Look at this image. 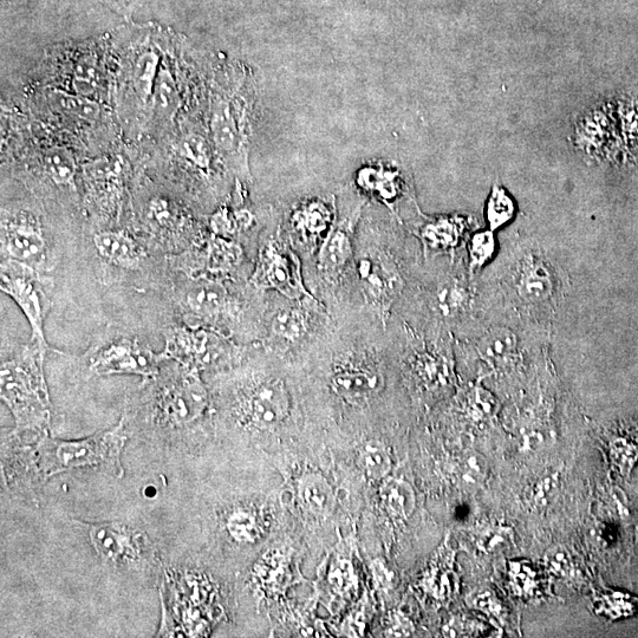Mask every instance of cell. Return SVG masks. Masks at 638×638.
Returning <instances> with one entry per match:
<instances>
[{
    "instance_id": "cell-13",
    "label": "cell",
    "mask_w": 638,
    "mask_h": 638,
    "mask_svg": "<svg viewBox=\"0 0 638 638\" xmlns=\"http://www.w3.org/2000/svg\"><path fill=\"white\" fill-rule=\"evenodd\" d=\"M335 392L349 402L367 400L382 387L379 371L366 358H356L342 364L332 377Z\"/></svg>"
},
{
    "instance_id": "cell-6",
    "label": "cell",
    "mask_w": 638,
    "mask_h": 638,
    "mask_svg": "<svg viewBox=\"0 0 638 638\" xmlns=\"http://www.w3.org/2000/svg\"><path fill=\"white\" fill-rule=\"evenodd\" d=\"M208 393L199 377V370L187 369L162 392L158 414L165 425L184 429L193 425L206 413Z\"/></svg>"
},
{
    "instance_id": "cell-25",
    "label": "cell",
    "mask_w": 638,
    "mask_h": 638,
    "mask_svg": "<svg viewBox=\"0 0 638 638\" xmlns=\"http://www.w3.org/2000/svg\"><path fill=\"white\" fill-rule=\"evenodd\" d=\"M360 465L367 477L373 480H382L392 470L387 447L380 441L371 440L363 445L360 453Z\"/></svg>"
},
{
    "instance_id": "cell-35",
    "label": "cell",
    "mask_w": 638,
    "mask_h": 638,
    "mask_svg": "<svg viewBox=\"0 0 638 638\" xmlns=\"http://www.w3.org/2000/svg\"><path fill=\"white\" fill-rule=\"evenodd\" d=\"M188 151H190V154L194 156V159L198 162V164H207V149L204 142L194 138L190 145H188Z\"/></svg>"
},
{
    "instance_id": "cell-21",
    "label": "cell",
    "mask_w": 638,
    "mask_h": 638,
    "mask_svg": "<svg viewBox=\"0 0 638 638\" xmlns=\"http://www.w3.org/2000/svg\"><path fill=\"white\" fill-rule=\"evenodd\" d=\"M470 303L471 292L458 279L445 282L436 291L434 305L441 316L457 317L470 307Z\"/></svg>"
},
{
    "instance_id": "cell-2",
    "label": "cell",
    "mask_w": 638,
    "mask_h": 638,
    "mask_svg": "<svg viewBox=\"0 0 638 638\" xmlns=\"http://www.w3.org/2000/svg\"><path fill=\"white\" fill-rule=\"evenodd\" d=\"M127 441L125 421L110 431L80 441H61L42 436L37 446L38 462L45 477L77 468L107 466L122 474L121 453Z\"/></svg>"
},
{
    "instance_id": "cell-28",
    "label": "cell",
    "mask_w": 638,
    "mask_h": 638,
    "mask_svg": "<svg viewBox=\"0 0 638 638\" xmlns=\"http://www.w3.org/2000/svg\"><path fill=\"white\" fill-rule=\"evenodd\" d=\"M358 184L367 188L368 191L376 192L387 203L394 200L399 192L396 174L392 172L383 173L364 169L358 178Z\"/></svg>"
},
{
    "instance_id": "cell-5",
    "label": "cell",
    "mask_w": 638,
    "mask_h": 638,
    "mask_svg": "<svg viewBox=\"0 0 638 638\" xmlns=\"http://www.w3.org/2000/svg\"><path fill=\"white\" fill-rule=\"evenodd\" d=\"M164 354L156 355L136 338H120L102 345L90 357V369L95 374L138 375L143 379H155L159 375V363Z\"/></svg>"
},
{
    "instance_id": "cell-11",
    "label": "cell",
    "mask_w": 638,
    "mask_h": 638,
    "mask_svg": "<svg viewBox=\"0 0 638 638\" xmlns=\"http://www.w3.org/2000/svg\"><path fill=\"white\" fill-rule=\"evenodd\" d=\"M88 531L91 545L107 562H136L145 551L146 538L117 523L83 524Z\"/></svg>"
},
{
    "instance_id": "cell-4",
    "label": "cell",
    "mask_w": 638,
    "mask_h": 638,
    "mask_svg": "<svg viewBox=\"0 0 638 638\" xmlns=\"http://www.w3.org/2000/svg\"><path fill=\"white\" fill-rule=\"evenodd\" d=\"M358 278L367 303L381 318H387L405 286L394 259L384 251H367L358 259Z\"/></svg>"
},
{
    "instance_id": "cell-26",
    "label": "cell",
    "mask_w": 638,
    "mask_h": 638,
    "mask_svg": "<svg viewBox=\"0 0 638 638\" xmlns=\"http://www.w3.org/2000/svg\"><path fill=\"white\" fill-rule=\"evenodd\" d=\"M497 250V240L494 231L488 229L474 233L470 245H468V256H470V270L477 271L491 262Z\"/></svg>"
},
{
    "instance_id": "cell-24",
    "label": "cell",
    "mask_w": 638,
    "mask_h": 638,
    "mask_svg": "<svg viewBox=\"0 0 638 638\" xmlns=\"http://www.w3.org/2000/svg\"><path fill=\"white\" fill-rule=\"evenodd\" d=\"M212 133L217 145L223 151L232 152L237 148L239 142L238 127L229 104L221 102L216 112H214Z\"/></svg>"
},
{
    "instance_id": "cell-29",
    "label": "cell",
    "mask_w": 638,
    "mask_h": 638,
    "mask_svg": "<svg viewBox=\"0 0 638 638\" xmlns=\"http://www.w3.org/2000/svg\"><path fill=\"white\" fill-rule=\"evenodd\" d=\"M389 510L396 516L409 517L414 511L415 498L412 487L405 481H394L386 488L384 493Z\"/></svg>"
},
{
    "instance_id": "cell-34",
    "label": "cell",
    "mask_w": 638,
    "mask_h": 638,
    "mask_svg": "<svg viewBox=\"0 0 638 638\" xmlns=\"http://www.w3.org/2000/svg\"><path fill=\"white\" fill-rule=\"evenodd\" d=\"M239 255L240 251L236 246L219 242L216 245V249L213 250V269L223 270L231 268V266L238 262Z\"/></svg>"
},
{
    "instance_id": "cell-18",
    "label": "cell",
    "mask_w": 638,
    "mask_h": 638,
    "mask_svg": "<svg viewBox=\"0 0 638 638\" xmlns=\"http://www.w3.org/2000/svg\"><path fill=\"white\" fill-rule=\"evenodd\" d=\"M292 224L305 242L315 244L325 233L331 231L332 214L329 207L321 201H311L298 208L292 218Z\"/></svg>"
},
{
    "instance_id": "cell-22",
    "label": "cell",
    "mask_w": 638,
    "mask_h": 638,
    "mask_svg": "<svg viewBox=\"0 0 638 638\" xmlns=\"http://www.w3.org/2000/svg\"><path fill=\"white\" fill-rule=\"evenodd\" d=\"M308 319L299 309L279 311L271 323L272 335L284 342L295 343L307 334Z\"/></svg>"
},
{
    "instance_id": "cell-10",
    "label": "cell",
    "mask_w": 638,
    "mask_h": 638,
    "mask_svg": "<svg viewBox=\"0 0 638 638\" xmlns=\"http://www.w3.org/2000/svg\"><path fill=\"white\" fill-rule=\"evenodd\" d=\"M245 419L259 429H271L290 413L288 390L281 380H266L247 390L243 400Z\"/></svg>"
},
{
    "instance_id": "cell-3",
    "label": "cell",
    "mask_w": 638,
    "mask_h": 638,
    "mask_svg": "<svg viewBox=\"0 0 638 638\" xmlns=\"http://www.w3.org/2000/svg\"><path fill=\"white\" fill-rule=\"evenodd\" d=\"M0 288L23 311L31 327V342L49 350L44 323L51 308V279L31 266L5 258L0 266Z\"/></svg>"
},
{
    "instance_id": "cell-33",
    "label": "cell",
    "mask_w": 638,
    "mask_h": 638,
    "mask_svg": "<svg viewBox=\"0 0 638 638\" xmlns=\"http://www.w3.org/2000/svg\"><path fill=\"white\" fill-rule=\"evenodd\" d=\"M156 57L153 54L143 55L136 65V86L142 96L152 93L155 80Z\"/></svg>"
},
{
    "instance_id": "cell-12",
    "label": "cell",
    "mask_w": 638,
    "mask_h": 638,
    "mask_svg": "<svg viewBox=\"0 0 638 638\" xmlns=\"http://www.w3.org/2000/svg\"><path fill=\"white\" fill-rule=\"evenodd\" d=\"M514 288L520 301L531 307H542L556 294L555 275L544 260L526 256L518 265Z\"/></svg>"
},
{
    "instance_id": "cell-20",
    "label": "cell",
    "mask_w": 638,
    "mask_h": 638,
    "mask_svg": "<svg viewBox=\"0 0 638 638\" xmlns=\"http://www.w3.org/2000/svg\"><path fill=\"white\" fill-rule=\"evenodd\" d=\"M299 497L307 509L316 516L328 517L335 510L334 491L322 477L310 474L299 485Z\"/></svg>"
},
{
    "instance_id": "cell-8",
    "label": "cell",
    "mask_w": 638,
    "mask_h": 638,
    "mask_svg": "<svg viewBox=\"0 0 638 638\" xmlns=\"http://www.w3.org/2000/svg\"><path fill=\"white\" fill-rule=\"evenodd\" d=\"M230 350V344L214 332L177 328L167 336L164 355L175 358L187 369L199 370L224 360Z\"/></svg>"
},
{
    "instance_id": "cell-14",
    "label": "cell",
    "mask_w": 638,
    "mask_h": 638,
    "mask_svg": "<svg viewBox=\"0 0 638 638\" xmlns=\"http://www.w3.org/2000/svg\"><path fill=\"white\" fill-rule=\"evenodd\" d=\"M353 229L344 220L328 233L318 253V269L328 281H337L353 258Z\"/></svg>"
},
{
    "instance_id": "cell-27",
    "label": "cell",
    "mask_w": 638,
    "mask_h": 638,
    "mask_svg": "<svg viewBox=\"0 0 638 638\" xmlns=\"http://www.w3.org/2000/svg\"><path fill=\"white\" fill-rule=\"evenodd\" d=\"M227 530L238 543H255L260 536V525L256 514L245 509L231 514L227 522Z\"/></svg>"
},
{
    "instance_id": "cell-16",
    "label": "cell",
    "mask_w": 638,
    "mask_h": 638,
    "mask_svg": "<svg viewBox=\"0 0 638 638\" xmlns=\"http://www.w3.org/2000/svg\"><path fill=\"white\" fill-rule=\"evenodd\" d=\"M94 243L102 258L121 268H136L141 262L143 252L125 233L101 232L96 234Z\"/></svg>"
},
{
    "instance_id": "cell-7",
    "label": "cell",
    "mask_w": 638,
    "mask_h": 638,
    "mask_svg": "<svg viewBox=\"0 0 638 638\" xmlns=\"http://www.w3.org/2000/svg\"><path fill=\"white\" fill-rule=\"evenodd\" d=\"M252 283L258 288L276 290L291 299L310 296L303 283L298 258L273 240L259 253Z\"/></svg>"
},
{
    "instance_id": "cell-31",
    "label": "cell",
    "mask_w": 638,
    "mask_h": 638,
    "mask_svg": "<svg viewBox=\"0 0 638 638\" xmlns=\"http://www.w3.org/2000/svg\"><path fill=\"white\" fill-rule=\"evenodd\" d=\"M50 99L58 109L63 110L65 113L81 117V119L84 120H94L95 117L99 115V107H97V104L81 96L54 93L51 94Z\"/></svg>"
},
{
    "instance_id": "cell-30",
    "label": "cell",
    "mask_w": 638,
    "mask_h": 638,
    "mask_svg": "<svg viewBox=\"0 0 638 638\" xmlns=\"http://www.w3.org/2000/svg\"><path fill=\"white\" fill-rule=\"evenodd\" d=\"M45 171L56 184H69L74 177L75 164L64 149H52L44 158Z\"/></svg>"
},
{
    "instance_id": "cell-15",
    "label": "cell",
    "mask_w": 638,
    "mask_h": 638,
    "mask_svg": "<svg viewBox=\"0 0 638 638\" xmlns=\"http://www.w3.org/2000/svg\"><path fill=\"white\" fill-rule=\"evenodd\" d=\"M477 350L481 360L488 366L507 368L518 360V337L510 329L493 328L480 338Z\"/></svg>"
},
{
    "instance_id": "cell-17",
    "label": "cell",
    "mask_w": 638,
    "mask_h": 638,
    "mask_svg": "<svg viewBox=\"0 0 638 638\" xmlns=\"http://www.w3.org/2000/svg\"><path fill=\"white\" fill-rule=\"evenodd\" d=\"M186 299L193 314L205 318L223 314L230 304V296L225 286L217 282H200L193 285Z\"/></svg>"
},
{
    "instance_id": "cell-23",
    "label": "cell",
    "mask_w": 638,
    "mask_h": 638,
    "mask_svg": "<svg viewBox=\"0 0 638 638\" xmlns=\"http://www.w3.org/2000/svg\"><path fill=\"white\" fill-rule=\"evenodd\" d=\"M516 214V204L503 187L494 185L487 199L485 217L488 229L496 232L509 224Z\"/></svg>"
},
{
    "instance_id": "cell-9",
    "label": "cell",
    "mask_w": 638,
    "mask_h": 638,
    "mask_svg": "<svg viewBox=\"0 0 638 638\" xmlns=\"http://www.w3.org/2000/svg\"><path fill=\"white\" fill-rule=\"evenodd\" d=\"M2 250L5 258L43 271L48 265V246L34 218L21 216L3 220Z\"/></svg>"
},
{
    "instance_id": "cell-32",
    "label": "cell",
    "mask_w": 638,
    "mask_h": 638,
    "mask_svg": "<svg viewBox=\"0 0 638 638\" xmlns=\"http://www.w3.org/2000/svg\"><path fill=\"white\" fill-rule=\"evenodd\" d=\"M178 93L173 78L168 73H161L156 81L155 104L164 112L172 110L177 104Z\"/></svg>"
},
{
    "instance_id": "cell-1",
    "label": "cell",
    "mask_w": 638,
    "mask_h": 638,
    "mask_svg": "<svg viewBox=\"0 0 638 638\" xmlns=\"http://www.w3.org/2000/svg\"><path fill=\"white\" fill-rule=\"evenodd\" d=\"M47 349L31 342L0 370V396L16 422V433L48 434L51 403L44 377Z\"/></svg>"
},
{
    "instance_id": "cell-19",
    "label": "cell",
    "mask_w": 638,
    "mask_h": 638,
    "mask_svg": "<svg viewBox=\"0 0 638 638\" xmlns=\"http://www.w3.org/2000/svg\"><path fill=\"white\" fill-rule=\"evenodd\" d=\"M465 230L464 220L458 217H442L423 226L421 239L425 249L445 252L454 249Z\"/></svg>"
}]
</instances>
